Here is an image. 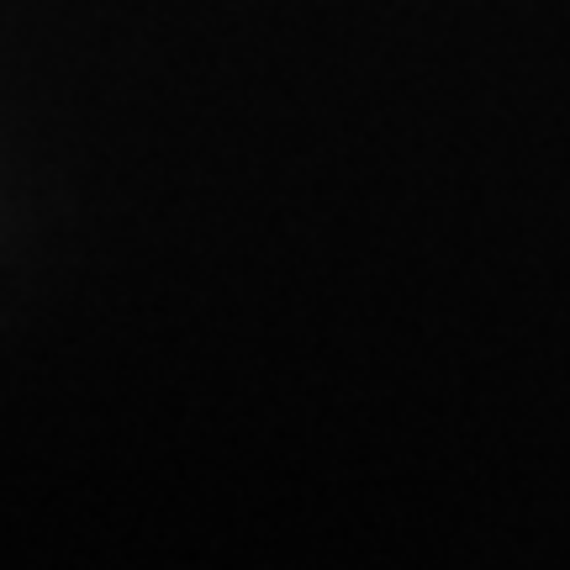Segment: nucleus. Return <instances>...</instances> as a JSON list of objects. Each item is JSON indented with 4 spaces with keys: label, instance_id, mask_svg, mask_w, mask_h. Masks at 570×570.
Instances as JSON below:
<instances>
[]
</instances>
